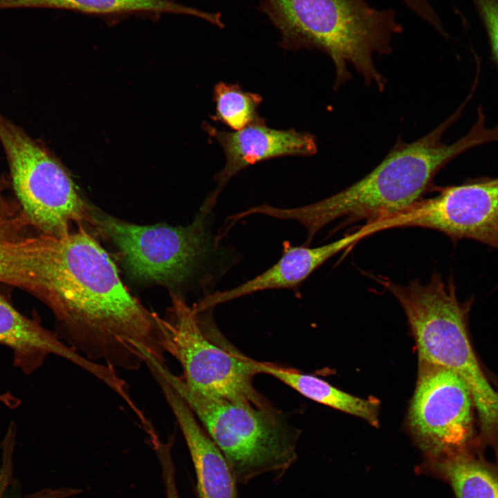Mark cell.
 Here are the masks:
<instances>
[{
  "label": "cell",
  "instance_id": "12",
  "mask_svg": "<svg viewBox=\"0 0 498 498\" xmlns=\"http://www.w3.org/2000/svg\"><path fill=\"white\" fill-rule=\"evenodd\" d=\"M380 231L379 225L371 222L351 234L318 247L291 246L288 243H284L282 255L273 266L235 288L216 291L203 297L195 306L199 310H205L258 291L297 288L330 258L362 239Z\"/></svg>",
  "mask_w": 498,
  "mask_h": 498
},
{
  "label": "cell",
  "instance_id": "4",
  "mask_svg": "<svg viewBox=\"0 0 498 498\" xmlns=\"http://www.w3.org/2000/svg\"><path fill=\"white\" fill-rule=\"evenodd\" d=\"M213 207L205 200L186 226L136 225L93 209V226L116 245L134 278L167 286L175 293L194 282L204 297L239 260L212 232Z\"/></svg>",
  "mask_w": 498,
  "mask_h": 498
},
{
  "label": "cell",
  "instance_id": "1",
  "mask_svg": "<svg viewBox=\"0 0 498 498\" xmlns=\"http://www.w3.org/2000/svg\"><path fill=\"white\" fill-rule=\"evenodd\" d=\"M0 282L42 300L61 340L91 361L136 370L147 353L165 362L162 317L129 293L107 252L82 225L59 236L6 231Z\"/></svg>",
  "mask_w": 498,
  "mask_h": 498
},
{
  "label": "cell",
  "instance_id": "6",
  "mask_svg": "<svg viewBox=\"0 0 498 498\" xmlns=\"http://www.w3.org/2000/svg\"><path fill=\"white\" fill-rule=\"evenodd\" d=\"M0 142L12 190L28 224L59 236L73 225H93V208L82 199L61 163L39 141L0 113Z\"/></svg>",
  "mask_w": 498,
  "mask_h": 498
},
{
  "label": "cell",
  "instance_id": "5",
  "mask_svg": "<svg viewBox=\"0 0 498 498\" xmlns=\"http://www.w3.org/2000/svg\"><path fill=\"white\" fill-rule=\"evenodd\" d=\"M166 374L203 424L237 483L262 474H282L297 458L299 432L274 407L264 409L202 394L167 367Z\"/></svg>",
  "mask_w": 498,
  "mask_h": 498
},
{
  "label": "cell",
  "instance_id": "20",
  "mask_svg": "<svg viewBox=\"0 0 498 498\" xmlns=\"http://www.w3.org/2000/svg\"><path fill=\"white\" fill-rule=\"evenodd\" d=\"M6 490V487L5 486H0V498H3L4 492Z\"/></svg>",
  "mask_w": 498,
  "mask_h": 498
},
{
  "label": "cell",
  "instance_id": "8",
  "mask_svg": "<svg viewBox=\"0 0 498 498\" xmlns=\"http://www.w3.org/2000/svg\"><path fill=\"white\" fill-rule=\"evenodd\" d=\"M419 367L408 421L426 462L464 452L481 454L474 403L463 380L445 367L421 363Z\"/></svg>",
  "mask_w": 498,
  "mask_h": 498
},
{
  "label": "cell",
  "instance_id": "2",
  "mask_svg": "<svg viewBox=\"0 0 498 498\" xmlns=\"http://www.w3.org/2000/svg\"><path fill=\"white\" fill-rule=\"evenodd\" d=\"M460 107L433 131L412 142L398 140L371 172L343 190L294 208L268 207L267 215L294 220L308 233V246L325 225L338 219L367 223L398 212L421 199L432 188L437 173L452 159L474 147L495 142L498 131L478 116L469 131L452 144L443 141L445 130L460 116Z\"/></svg>",
  "mask_w": 498,
  "mask_h": 498
},
{
  "label": "cell",
  "instance_id": "16",
  "mask_svg": "<svg viewBox=\"0 0 498 498\" xmlns=\"http://www.w3.org/2000/svg\"><path fill=\"white\" fill-rule=\"evenodd\" d=\"M424 466L423 470L450 484L455 498H498V459L464 452Z\"/></svg>",
  "mask_w": 498,
  "mask_h": 498
},
{
  "label": "cell",
  "instance_id": "14",
  "mask_svg": "<svg viewBox=\"0 0 498 498\" xmlns=\"http://www.w3.org/2000/svg\"><path fill=\"white\" fill-rule=\"evenodd\" d=\"M20 8L60 9L104 17L179 14L196 17L216 26L221 24L219 13L203 12L174 0H0V9Z\"/></svg>",
  "mask_w": 498,
  "mask_h": 498
},
{
  "label": "cell",
  "instance_id": "11",
  "mask_svg": "<svg viewBox=\"0 0 498 498\" xmlns=\"http://www.w3.org/2000/svg\"><path fill=\"white\" fill-rule=\"evenodd\" d=\"M204 129L221 146L225 156L223 168L214 176L216 187L205 199L214 205L230 179L246 167L277 157L312 156L317 150L313 135L294 129H272L265 120L234 131L219 130L206 122Z\"/></svg>",
  "mask_w": 498,
  "mask_h": 498
},
{
  "label": "cell",
  "instance_id": "15",
  "mask_svg": "<svg viewBox=\"0 0 498 498\" xmlns=\"http://www.w3.org/2000/svg\"><path fill=\"white\" fill-rule=\"evenodd\" d=\"M259 374L273 376L304 397L360 418L373 426L378 424V403L344 392L316 376L295 369L257 361Z\"/></svg>",
  "mask_w": 498,
  "mask_h": 498
},
{
  "label": "cell",
  "instance_id": "10",
  "mask_svg": "<svg viewBox=\"0 0 498 498\" xmlns=\"http://www.w3.org/2000/svg\"><path fill=\"white\" fill-rule=\"evenodd\" d=\"M0 344L12 349L15 366L26 374L42 366L48 356L55 355L93 375L118 396H123L127 391V385L116 369L77 353L56 333L21 314L1 292Z\"/></svg>",
  "mask_w": 498,
  "mask_h": 498
},
{
  "label": "cell",
  "instance_id": "13",
  "mask_svg": "<svg viewBox=\"0 0 498 498\" xmlns=\"http://www.w3.org/2000/svg\"><path fill=\"white\" fill-rule=\"evenodd\" d=\"M184 436L197 479L199 498H238L237 481L219 448L164 370L153 374Z\"/></svg>",
  "mask_w": 498,
  "mask_h": 498
},
{
  "label": "cell",
  "instance_id": "7",
  "mask_svg": "<svg viewBox=\"0 0 498 498\" xmlns=\"http://www.w3.org/2000/svg\"><path fill=\"white\" fill-rule=\"evenodd\" d=\"M172 306L162 317L166 353L183 369V382L202 394L259 408H273L252 385L259 374L252 360L212 341L205 332L209 309L198 311L171 292Z\"/></svg>",
  "mask_w": 498,
  "mask_h": 498
},
{
  "label": "cell",
  "instance_id": "18",
  "mask_svg": "<svg viewBox=\"0 0 498 498\" xmlns=\"http://www.w3.org/2000/svg\"><path fill=\"white\" fill-rule=\"evenodd\" d=\"M174 436L167 441L161 439L153 446L161 468V475L165 487L166 498H181L176 481L175 466L172 458Z\"/></svg>",
  "mask_w": 498,
  "mask_h": 498
},
{
  "label": "cell",
  "instance_id": "9",
  "mask_svg": "<svg viewBox=\"0 0 498 498\" xmlns=\"http://www.w3.org/2000/svg\"><path fill=\"white\" fill-rule=\"evenodd\" d=\"M382 219L387 229L421 227L438 230L453 241L470 239L498 251V178H485L437 189Z\"/></svg>",
  "mask_w": 498,
  "mask_h": 498
},
{
  "label": "cell",
  "instance_id": "3",
  "mask_svg": "<svg viewBox=\"0 0 498 498\" xmlns=\"http://www.w3.org/2000/svg\"><path fill=\"white\" fill-rule=\"evenodd\" d=\"M260 10L279 31L284 48H315L331 57L335 88L350 79L349 64L367 84L385 88L374 57L389 53L402 30L394 10L367 0H264Z\"/></svg>",
  "mask_w": 498,
  "mask_h": 498
},
{
  "label": "cell",
  "instance_id": "17",
  "mask_svg": "<svg viewBox=\"0 0 498 498\" xmlns=\"http://www.w3.org/2000/svg\"><path fill=\"white\" fill-rule=\"evenodd\" d=\"M213 101L215 111L211 118L234 131L264 120L258 113L262 97L258 93L244 91L238 84L223 82L216 84Z\"/></svg>",
  "mask_w": 498,
  "mask_h": 498
},
{
  "label": "cell",
  "instance_id": "19",
  "mask_svg": "<svg viewBox=\"0 0 498 498\" xmlns=\"http://www.w3.org/2000/svg\"><path fill=\"white\" fill-rule=\"evenodd\" d=\"M490 37L492 52L498 64V1L478 0Z\"/></svg>",
  "mask_w": 498,
  "mask_h": 498
}]
</instances>
